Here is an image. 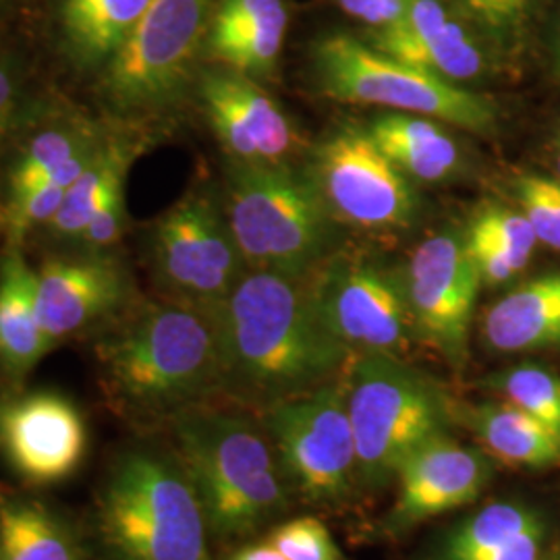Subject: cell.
Masks as SVG:
<instances>
[{
  "mask_svg": "<svg viewBox=\"0 0 560 560\" xmlns=\"http://www.w3.org/2000/svg\"><path fill=\"white\" fill-rule=\"evenodd\" d=\"M212 0H152L101 73V98L117 117H140L177 101L191 80Z\"/></svg>",
  "mask_w": 560,
  "mask_h": 560,
  "instance_id": "8",
  "label": "cell"
},
{
  "mask_svg": "<svg viewBox=\"0 0 560 560\" xmlns=\"http://www.w3.org/2000/svg\"><path fill=\"white\" fill-rule=\"evenodd\" d=\"M198 92L208 122L233 162L280 164L295 148L291 120L254 78L226 67L206 69Z\"/></svg>",
  "mask_w": 560,
  "mask_h": 560,
  "instance_id": "14",
  "label": "cell"
},
{
  "mask_svg": "<svg viewBox=\"0 0 560 560\" xmlns=\"http://www.w3.org/2000/svg\"><path fill=\"white\" fill-rule=\"evenodd\" d=\"M231 560H287L279 550L266 541L260 546H247V548H241L240 552H235Z\"/></svg>",
  "mask_w": 560,
  "mask_h": 560,
  "instance_id": "40",
  "label": "cell"
},
{
  "mask_svg": "<svg viewBox=\"0 0 560 560\" xmlns=\"http://www.w3.org/2000/svg\"><path fill=\"white\" fill-rule=\"evenodd\" d=\"M467 247L480 270L481 282H488V284H502L513 279L515 275H520L521 270L527 266V261L488 243L467 240Z\"/></svg>",
  "mask_w": 560,
  "mask_h": 560,
  "instance_id": "36",
  "label": "cell"
},
{
  "mask_svg": "<svg viewBox=\"0 0 560 560\" xmlns=\"http://www.w3.org/2000/svg\"><path fill=\"white\" fill-rule=\"evenodd\" d=\"M322 94L347 104H368L492 133L497 106L463 85L400 62L351 34H326L312 50Z\"/></svg>",
  "mask_w": 560,
  "mask_h": 560,
  "instance_id": "7",
  "label": "cell"
},
{
  "mask_svg": "<svg viewBox=\"0 0 560 560\" xmlns=\"http://www.w3.org/2000/svg\"><path fill=\"white\" fill-rule=\"evenodd\" d=\"M310 175L330 212L358 226L399 229L418 212L411 180L382 154L368 129L330 133L316 148Z\"/></svg>",
  "mask_w": 560,
  "mask_h": 560,
  "instance_id": "11",
  "label": "cell"
},
{
  "mask_svg": "<svg viewBox=\"0 0 560 560\" xmlns=\"http://www.w3.org/2000/svg\"><path fill=\"white\" fill-rule=\"evenodd\" d=\"M152 0H59L60 40L81 71H98L119 52Z\"/></svg>",
  "mask_w": 560,
  "mask_h": 560,
  "instance_id": "21",
  "label": "cell"
},
{
  "mask_svg": "<svg viewBox=\"0 0 560 560\" xmlns=\"http://www.w3.org/2000/svg\"><path fill=\"white\" fill-rule=\"evenodd\" d=\"M557 161H559V171H560V133H559V140H557Z\"/></svg>",
  "mask_w": 560,
  "mask_h": 560,
  "instance_id": "41",
  "label": "cell"
},
{
  "mask_svg": "<svg viewBox=\"0 0 560 560\" xmlns=\"http://www.w3.org/2000/svg\"><path fill=\"white\" fill-rule=\"evenodd\" d=\"M0 446L30 483H57L75 474L88 451L80 409L57 393H32L0 413Z\"/></svg>",
  "mask_w": 560,
  "mask_h": 560,
  "instance_id": "15",
  "label": "cell"
},
{
  "mask_svg": "<svg viewBox=\"0 0 560 560\" xmlns=\"http://www.w3.org/2000/svg\"><path fill=\"white\" fill-rule=\"evenodd\" d=\"M173 430L179 465L196 488L210 534L243 538L287 511V474L272 442L252 421L180 409Z\"/></svg>",
  "mask_w": 560,
  "mask_h": 560,
  "instance_id": "3",
  "label": "cell"
},
{
  "mask_svg": "<svg viewBox=\"0 0 560 560\" xmlns=\"http://www.w3.org/2000/svg\"><path fill=\"white\" fill-rule=\"evenodd\" d=\"M125 185L117 187L94 217L85 224L83 233L78 237L83 254H102L113 247L122 235L125 229V200H122Z\"/></svg>",
  "mask_w": 560,
  "mask_h": 560,
  "instance_id": "35",
  "label": "cell"
},
{
  "mask_svg": "<svg viewBox=\"0 0 560 560\" xmlns=\"http://www.w3.org/2000/svg\"><path fill=\"white\" fill-rule=\"evenodd\" d=\"M395 480L399 492L390 521L395 529H405L478 501L492 480V465L478 448L463 446L446 432L402 460Z\"/></svg>",
  "mask_w": 560,
  "mask_h": 560,
  "instance_id": "16",
  "label": "cell"
},
{
  "mask_svg": "<svg viewBox=\"0 0 560 560\" xmlns=\"http://www.w3.org/2000/svg\"><path fill=\"white\" fill-rule=\"evenodd\" d=\"M550 560H560V550L559 552H557V555H555V557H552V559Z\"/></svg>",
  "mask_w": 560,
  "mask_h": 560,
  "instance_id": "42",
  "label": "cell"
},
{
  "mask_svg": "<svg viewBox=\"0 0 560 560\" xmlns=\"http://www.w3.org/2000/svg\"><path fill=\"white\" fill-rule=\"evenodd\" d=\"M517 194L538 243L560 252V180L527 175L517 183Z\"/></svg>",
  "mask_w": 560,
  "mask_h": 560,
  "instance_id": "31",
  "label": "cell"
},
{
  "mask_svg": "<svg viewBox=\"0 0 560 560\" xmlns=\"http://www.w3.org/2000/svg\"><path fill=\"white\" fill-rule=\"evenodd\" d=\"M136 159V148L122 138H106L92 164L81 173L60 203L57 217L48 224V229L60 240L80 237L85 224L94 217L117 187L125 185L127 171Z\"/></svg>",
  "mask_w": 560,
  "mask_h": 560,
  "instance_id": "25",
  "label": "cell"
},
{
  "mask_svg": "<svg viewBox=\"0 0 560 560\" xmlns=\"http://www.w3.org/2000/svg\"><path fill=\"white\" fill-rule=\"evenodd\" d=\"M268 541L287 560H347L328 527L314 517L282 523Z\"/></svg>",
  "mask_w": 560,
  "mask_h": 560,
  "instance_id": "32",
  "label": "cell"
},
{
  "mask_svg": "<svg viewBox=\"0 0 560 560\" xmlns=\"http://www.w3.org/2000/svg\"><path fill=\"white\" fill-rule=\"evenodd\" d=\"M0 560H80L73 536L36 502H0Z\"/></svg>",
  "mask_w": 560,
  "mask_h": 560,
  "instance_id": "26",
  "label": "cell"
},
{
  "mask_svg": "<svg viewBox=\"0 0 560 560\" xmlns=\"http://www.w3.org/2000/svg\"><path fill=\"white\" fill-rule=\"evenodd\" d=\"M67 189L52 185V183H42L38 187L11 198L9 203V240L11 247H18L20 243L32 229L36 226H46L52 222L59 212L60 203L65 200Z\"/></svg>",
  "mask_w": 560,
  "mask_h": 560,
  "instance_id": "34",
  "label": "cell"
},
{
  "mask_svg": "<svg viewBox=\"0 0 560 560\" xmlns=\"http://www.w3.org/2000/svg\"><path fill=\"white\" fill-rule=\"evenodd\" d=\"M559 48H560V34H559Z\"/></svg>",
  "mask_w": 560,
  "mask_h": 560,
  "instance_id": "43",
  "label": "cell"
},
{
  "mask_svg": "<svg viewBox=\"0 0 560 560\" xmlns=\"http://www.w3.org/2000/svg\"><path fill=\"white\" fill-rule=\"evenodd\" d=\"M104 138L90 122L48 127L27 141L11 171V198L21 196L48 179L62 162L98 145Z\"/></svg>",
  "mask_w": 560,
  "mask_h": 560,
  "instance_id": "28",
  "label": "cell"
},
{
  "mask_svg": "<svg viewBox=\"0 0 560 560\" xmlns=\"http://www.w3.org/2000/svg\"><path fill=\"white\" fill-rule=\"evenodd\" d=\"M36 305V270L11 247L0 261V361L23 376L48 353Z\"/></svg>",
  "mask_w": 560,
  "mask_h": 560,
  "instance_id": "23",
  "label": "cell"
},
{
  "mask_svg": "<svg viewBox=\"0 0 560 560\" xmlns=\"http://www.w3.org/2000/svg\"><path fill=\"white\" fill-rule=\"evenodd\" d=\"M349 418L365 486L395 480L423 442L448 432L453 405L441 388L395 355L361 353L349 370Z\"/></svg>",
  "mask_w": 560,
  "mask_h": 560,
  "instance_id": "6",
  "label": "cell"
},
{
  "mask_svg": "<svg viewBox=\"0 0 560 560\" xmlns=\"http://www.w3.org/2000/svg\"><path fill=\"white\" fill-rule=\"evenodd\" d=\"M544 534L546 529H544V523H540L481 560H541Z\"/></svg>",
  "mask_w": 560,
  "mask_h": 560,
  "instance_id": "39",
  "label": "cell"
},
{
  "mask_svg": "<svg viewBox=\"0 0 560 560\" xmlns=\"http://www.w3.org/2000/svg\"><path fill=\"white\" fill-rule=\"evenodd\" d=\"M312 293L326 326L351 351L397 358L416 332L402 275L376 264L330 266Z\"/></svg>",
  "mask_w": 560,
  "mask_h": 560,
  "instance_id": "13",
  "label": "cell"
},
{
  "mask_svg": "<svg viewBox=\"0 0 560 560\" xmlns=\"http://www.w3.org/2000/svg\"><path fill=\"white\" fill-rule=\"evenodd\" d=\"M110 397L141 413L180 409L221 388V347L210 310L148 303L98 342Z\"/></svg>",
  "mask_w": 560,
  "mask_h": 560,
  "instance_id": "2",
  "label": "cell"
},
{
  "mask_svg": "<svg viewBox=\"0 0 560 560\" xmlns=\"http://www.w3.org/2000/svg\"><path fill=\"white\" fill-rule=\"evenodd\" d=\"M221 347V388L270 409L335 381L353 351L322 318L300 277L247 270L210 310Z\"/></svg>",
  "mask_w": 560,
  "mask_h": 560,
  "instance_id": "1",
  "label": "cell"
},
{
  "mask_svg": "<svg viewBox=\"0 0 560 560\" xmlns=\"http://www.w3.org/2000/svg\"><path fill=\"white\" fill-rule=\"evenodd\" d=\"M98 520L115 560H212L194 483L152 451H129L113 465Z\"/></svg>",
  "mask_w": 560,
  "mask_h": 560,
  "instance_id": "5",
  "label": "cell"
},
{
  "mask_svg": "<svg viewBox=\"0 0 560 560\" xmlns=\"http://www.w3.org/2000/svg\"><path fill=\"white\" fill-rule=\"evenodd\" d=\"M23 101V78L18 65L0 57V136L11 127Z\"/></svg>",
  "mask_w": 560,
  "mask_h": 560,
  "instance_id": "38",
  "label": "cell"
},
{
  "mask_svg": "<svg viewBox=\"0 0 560 560\" xmlns=\"http://www.w3.org/2000/svg\"><path fill=\"white\" fill-rule=\"evenodd\" d=\"M0 2H4V0H0Z\"/></svg>",
  "mask_w": 560,
  "mask_h": 560,
  "instance_id": "44",
  "label": "cell"
},
{
  "mask_svg": "<svg viewBox=\"0 0 560 560\" xmlns=\"http://www.w3.org/2000/svg\"><path fill=\"white\" fill-rule=\"evenodd\" d=\"M540 515L520 502H494L457 525L442 544V560H481L540 525Z\"/></svg>",
  "mask_w": 560,
  "mask_h": 560,
  "instance_id": "27",
  "label": "cell"
},
{
  "mask_svg": "<svg viewBox=\"0 0 560 560\" xmlns=\"http://www.w3.org/2000/svg\"><path fill=\"white\" fill-rule=\"evenodd\" d=\"M481 335L501 353L560 345V270L527 280L497 301L483 318Z\"/></svg>",
  "mask_w": 560,
  "mask_h": 560,
  "instance_id": "20",
  "label": "cell"
},
{
  "mask_svg": "<svg viewBox=\"0 0 560 560\" xmlns=\"http://www.w3.org/2000/svg\"><path fill=\"white\" fill-rule=\"evenodd\" d=\"M372 46L457 85L481 80L488 69L480 40L444 0H411L397 23L374 32Z\"/></svg>",
  "mask_w": 560,
  "mask_h": 560,
  "instance_id": "18",
  "label": "cell"
},
{
  "mask_svg": "<svg viewBox=\"0 0 560 560\" xmlns=\"http://www.w3.org/2000/svg\"><path fill=\"white\" fill-rule=\"evenodd\" d=\"M127 275L101 254L42 261L36 305L42 332L52 347L110 316L127 300Z\"/></svg>",
  "mask_w": 560,
  "mask_h": 560,
  "instance_id": "17",
  "label": "cell"
},
{
  "mask_svg": "<svg viewBox=\"0 0 560 560\" xmlns=\"http://www.w3.org/2000/svg\"><path fill=\"white\" fill-rule=\"evenodd\" d=\"M152 256L156 279L175 301L214 310L249 270L231 233L221 201L191 191L162 217Z\"/></svg>",
  "mask_w": 560,
  "mask_h": 560,
  "instance_id": "10",
  "label": "cell"
},
{
  "mask_svg": "<svg viewBox=\"0 0 560 560\" xmlns=\"http://www.w3.org/2000/svg\"><path fill=\"white\" fill-rule=\"evenodd\" d=\"M347 397L349 374L266 409V430L280 465L310 501H339L358 478Z\"/></svg>",
  "mask_w": 560,
  "mask_h": 560,
  "instance_id": "9",
  "label": "cell"
},
{
  "mask_svg": "<svg viewBox=\"0 0 560 560\" xmlns=\"http://www.w3.org/2000/svg\"><path fill=\"white\" fill-rule=\"evenodd\" d=\"M465 237L501 247L525 261H529L538 245V237L529 221L523 217V212H511L499 206L483 208L467 226Z\"/></svg>",
  "mask_w": 560,
  "mask_h": 560,
  "instance_id": "30",
  "label": "cell"
},
{
  "mask_svg": "<svg viewBox=\"0 0 560 560\" xmlns=\"http://www.w3.org/2000/svg\"><path fill=\"white\" fill-rule=\"evenodd\" d=\"M467 428L497 459L546 469L560 465V436L511 402H483L463 409Z\"/></svg>",
  "mask_w": 560,
  "mask_h": 560,
  "instance_id": "24",
  "label": "cell"
},
{
  "mask_svg": "<svg viewBox=\"0 0 560 560\" xmlns=\"http://www.w3.org/2000/svg\"><path fill=\"white\" fill-rule=\"evenodd\" d=\"M494 386L506 397V402L560 436V381L552 372L538 365H520L497 376Z\"/></svg>",
  "mask_w": 560,
  "mask_h": 560,
  "instance_id": "29",
  "label": "cell"
},
{
  "mask_svg": "<svg viewBox=\"0 0 560 560\" xmlns=\"http://www.w3.org/2000/svg\"><path fill=\"white\" fill-rule=\"evenodd\" d=\"M402 280L416 332L451 365H463L481 284L465 233L446 229L423 241Z\"/></svg>",
  "mask_w": 560,
  "mask_h": 560,
  "instance_id": "12",
  "label": "cell"
},
{
  "mask_svg": "<svg viewBox=\"0 0 560 560\" xmlns=\"http://www.w3.org/2000/svg\"><path fill=\"white\" fill-rule=\"evenodd\" d=\"M368 133L405 177L439 183L459 171V145L441 120L411 113H386L370 120Z\"/></svg>",
  "mask_w": 560,
  "mask_h": 560,
  "instance_id": "22",
  "label": "cell"
},
{
  "mask_svg": "<svg viewBox=\"0 0 560 560\" xmlns=\"http://www.w3.org/2000/svg\"><path fill=\"white\" fill-rule=\"evenodd\" d=\"M222 210L249 270L305 275L328 252L332 212L310 173L280 164L226 171Z\"/></svg>",
  "mask_w": 560,
  "mask_h": 560,
  "instance_id": "4",
  "label": "cell"
},
{
  "mask_svg": "<svg viewBox=\"0 0 560 560\" xmlns=\"http://www.w3.org/2000/svg\"><path fill=\"white\" fill-rule=\"evenodd\" d=\"M289 25L284 0H221L206 34V55L219 67L266 78L279 62Z\"/></svg>",
  "mask_w": 560,
  "mask_h": 560,
  "instance_id": "19",
  "label": "cell"
},
{
  "mask_svg": "<svg viewBox=\"0 0 560 560\" xmlns=\"http://www.w3.org/2000/svg\"><path fill=\"white\" fill-rule=\"evenodd\" d=\"M411 0H339L340 9L376 30L388 27L407 13Z\"/></svg>",
  "mask_w": 560,
  "mask_h": 560,
  "instance_id": "37",
  "label": "cell"
},
{
  "mask_svg": "<svg viewBox=\"0 0 560 560\" xmlns=\"http://www.w3.org/2000/svg\"><path fill=\"white\" fill-rule=\"evenodd\" d=\"M460 15L497 40H513L525 30L534 0H448Z\"/></svg>",
  "mask_w": 560,
  "mask_h": 560,
  "instance_id": "33",
  "label": "cell"
}]
</instances>
